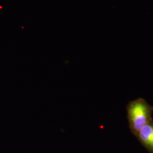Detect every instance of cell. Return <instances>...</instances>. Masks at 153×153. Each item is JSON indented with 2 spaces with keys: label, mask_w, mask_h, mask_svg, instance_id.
I'll list each match as a JSON object with an SVG mask.
<instances>
[{
  "label": "cell",
  "mask_w": 153,
  "mask_h": 153,
  "mask_svg": "<svg viewBox=\"0 0 153 153\" xmlns=\"http://www.w3.org/2000/svg\"><path fill=\"white\" fill-rule=\"evenodd\" d=\"M127 117L131 133L136 136L143 126L153 121V106L144 99H137L126 106Z\"/></svg>",
  "instance_id": "1"
},
{
  "label": "cell",
  "mask_w": 153,
  "mask_h": 153,
  "mask_svg": "<svg viewBox=\"0 0 153 153\" xmlns=\"http://www.w3.org/2000/svg\"><path fill=\"white\" fill-rule=\"evenodd\" d=\"M136 137L150 153H153V121L143 126Z\"/></svg>",
  "instance_id": "2"
}]
</instances>
